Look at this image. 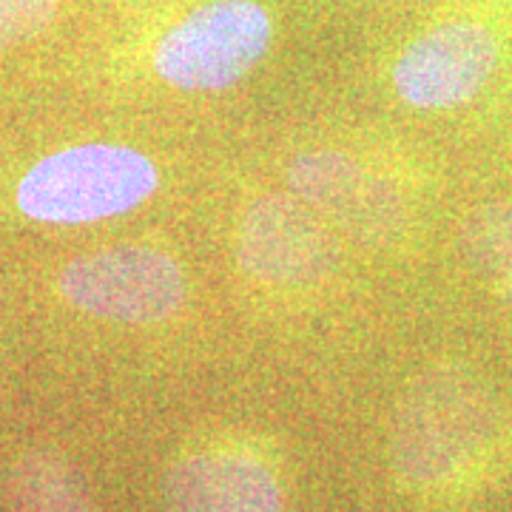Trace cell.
I'll return each instance as SVG.
<instances>
[{"label":"cell","instance_id":"6da1fadb","mask_svg":"<svg viewBox=\"0 0 512 512\" xmlns=\"http://www.w3.org/2000/svg\"><path fill=\"white\" fill-rule=\"evenodd\" d=\"M507 447V419L490 387L461 367H436L407 390L393 424L402 481L453 501L493 476Z\"/></svg>","mask_w":512,"mask_h":512},{"label":"cell","instance_id":"7a4b0ae2","mask_svg":"<svg viewBox=\"0 0 512 512\" xmlns=\"http://www.w3.org/2000/svg\"><path fill=\"white\" fill-rule=\"evenodd\" d=\"M160 188V171L143 151L114 143L63 148L29 168L18 208L37 222L86 225L123 217Z\"/></svg>","mask_w":512,"mask_h":512},{"label":"cell","instance_id":"3957f363","mask_svg":"<svg viewBox=\"0 0 512 512\" xmlns=\"http://www.w3.org/2000/svg\"><path fill=\"white\" fill-rule=\"evenodd\" d=\"M274 43V18L259 0H202L154 46V72L180 92H225L254 72Z\"/></svg>","mask_w":512,"mask_h":512},{"label":"cell","instance_id":"277c9868","mask_svg":"<svg viewBox=\"0 0 512 512\" xmlns=\"http://www.w3.org/2000/svg\"><path fill=\"white\" fill-rule=\"evenodd\" d=\"M63 299L83 313L126 325H154L188 299L183 265L148 245H114L72 259L57 279Z\"/></svg>","mask_w":512,"mask_h":512},{"label":"cell","instance_id":"5b68a950","mask_svg":"<svg viewBox=\"0 0 512 512\" xmlns=\"http://www.w3.org/2000/svg\"><path fill=\"white\" fill-rule=\"evenodd\" d=\"M501 63V37L490 20L450 15L404 46L393 66V89L413 109L470 103Z\"/></svg>","mask_w":512,"mask_h":512},{"label":"cell","instance_id":"8992f818","mask_svg":"<svg viewBox=\"0 0 512 512\" xmlns=\"http://www.w3.org/2000/svg\"><path fill=\"white\" fill-rule=\"evenodd\" d=\"M237 262L248 276L279 288H308L339 265L330 225L296 194H268L242 214Z\"/></svg>","mask_w":512,"mask_h":512},{"label":"cell","instance_id":"52a82bcc","mask_svg":"<svg viewBox=\"0 0 512 512\" xmlns=\"http://www.w3.org/2000/svg\"><path fill=\"white\" fill-rule=\"evenodd\" d=\"M291 191L356 242L384 245L404 228V202L370 168L336 151H311L288 168Z\"/></svg>","mask_w":512,"mask_h":512},{"label":"cell","instance_id":"ba28073f","mask_svg":"<svg viewBox=\"0 0 512 512\" xmlns=\"http://www.w3.org/2000/svg\"><path fill=\"white\" fill-rule=\"evenodd\" d=\"M168 512H282V490L259 458L239 450H200L165 476Z\"/></svg>","mask_w":512,"mask_h":512},{"label":"cell","instance_id":"9c48e42d","mask_svg":"<svg viewBox=\"0 0 512 512\" xmlns=\"http://www.w3.org/2000/svg\"><path fill=\"white\" fill-rule=\"evenodd\" d=\"M12 493L20 512H89V495L77 473L55 456L26 458Z\"/></svg>","mask_w":512,"mask_h":512},{"label":"cell","instance_id":"30bf717a","mask_svg":"<svg viewBox=\"0 0 512 512\" xmlns=\"http://www.w3.org/2000/svg\"><path fill=\"white\" fill-rule=\"evenodd\" d=\"M461 248L481 274L512 282V202L476 211L464 225Z\"/></svg>","mask_w":512,"mask_h":512},{"label":"cell","instance_id":"8fae6325","mask_svg":"<svg viewBox=\"0 0 512 512\" xmlns=\"http://www.w3.org/2000/svg\"><path fill=\"white\" fill-rule=\"evenodd\" d=\"M55 12L57 0H0V49L43 35Z\"/></svg>","mask_w":512,"mask_h":512}]
</instances>
